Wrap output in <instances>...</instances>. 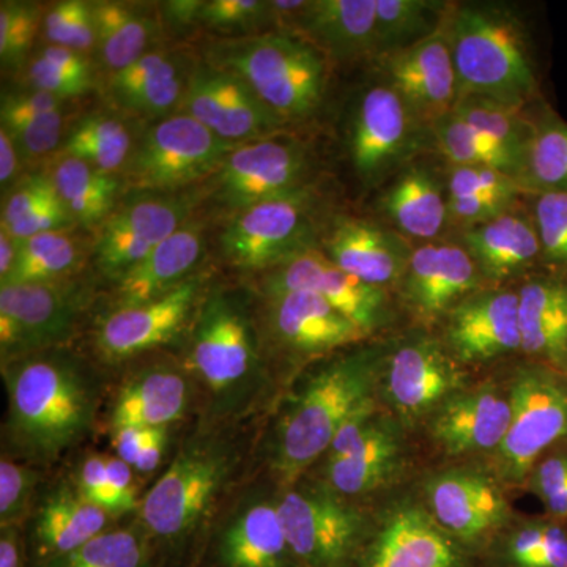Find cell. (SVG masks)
I'll return each instance as SVG.
<instances>
[{"mask_svg":"<svg viewBox=\"0 0 567 567\" xmlns=\"http://www.w3.org/2000/svg\"><path fill=\"white\" fill-rule=\"evenodd\" d=\"M7 393L2 456L51 472L102 424L110 374L70 346L0 363Z\"/></svg>","mask_w":567,"mask_h":567,"instance_id":"cell-1","label":"cell"},{"mask_svg":"<svg viewBox=\"0 0 567 567\" xmlns=\"http://www.w3.org/2000/svg\"><path fill=\"white\" fill-rule=\"evenodd\" d=\"M262 424H189L171 464L142 495L136 518L153 548L207 539L234 496L257 475Z\"/></svg>","mask_w":567,"mask_h":567,"instance_id":"cell-2","label":"cell"},{"mask_svg":"<svg viewBox=\"0 0 567 567\" xmlns=\"http://www.w3.org/2000/svg\"><path fill=\"white\" fill-rule=\"evenodd\" d=\"M178 354L197 390L204 425L264 420L271 412L276 382L265 357L248 284H210Z\"/></svg>","mask_w":567,"mask_h":567,"instance_id":"cell-3","label":"cell"},{"mask_svg":"<svg viewBox=\"0 0 567 567\" xmlns=\"http://www.w3.org/2000/svg\"><path fill=\"white\" fill-rule=\"evenodd\" d=\"M383 363L380 347L353 346L303 369L262 424L257 473L278 488L308 475L342 424L374 401Z\"/></svg>","mask_w":567,"mask_h":567,"instance_id":"cell-4","label":"cell"},{"mask_svg":"<svg viewBox=\"0 0 567 567\" xmlns=\"http://www.w3.org/2000/svg\"><path fill=\"white\" fill-rule=\"evenodd\" d=\"M461 95L509 106L537 102L539 80L524 22L502 3H457L445 24Z\"/></svg>","mask_w":567,"mask_h":567,"instance_id":"cell-5","label":"cell"},{"mask_svg":"<svg viewBox=\"0 0 567 567\" xmlns=\"http://www.w3.org/2000/svg\"><path fill=\"white\" fill-rule=\"evenodd\" d=\"M207 62L238 74L286 123L311 118L322 107L330 81L328 55L292 32L215 41Z\"/></svg>","mask_w":567,"mask_h":567,"instance_id":"cell-6","label":"cell"},{"mask_svg":"<svg viewBox=\"0 0 567 567\" xmlns=\"http://www.w3.org/2000/svg\"><path fill=\"white\" fill-rule=\"evenodd\" d=\"M254 301L275 382L284 380L287 372L300 374L309 363L361 344L369 336L322 297L305 290L254 292Z\"/></svg>","mask_w":567,"mask_h":567,"instance_id":"cell-7","label":"cell"},{"mask_svg":"<svg viewBox=\"0 0 567 567\" xmlns=\"http://www.w3.org/2000/svg\"><path fill=\"white\" fill-rule=\"evenodd\" d=\"M276 499L298 567L357 566L375 524L353 502L309 475L278 488Z\"/></svg>","mask_w":567,"mask_h":567,"instance_id":"cell-8","label":"cell"},{"mask_svg":"<svg viewBox=\"0 0 567 567\" xmlns=\"http://www.w3.org/2000/svg\"><path fill=\"white\" fill-rule=\"evenodd\" d=\"M322 205L312 186L234 213L219 234V251L230 267L254 276L319 248Z\"/></svg>","mask_w":567,"mask_h":567,"instance_id":"cell-9","label":"cell"},{"mask_svg":"<svg viewBox=\"0 0 567 567\" xmlns=\"http://www.w3.org/2000/svg\"><path fill=\"white\" fill-rule=\"evenodd\" d=\"M210 284V274L199 270L155 300L128 308H107L93 330V361L110 374L158 353L164 347L183 344Z\"/></svg>","mask_w":567,"mask_h":567,"instance_id":"cell-10","label":"cell"},{"mask_svg":"<svg viewBox=\"0 0 567 567\" xmlns=\"http://www.w3.org/2000/svg\"><path fill=\"white\" fill-rule=\"evenodd\" d=\"M234 148L189 115L173 114L142 134L123 183L134 192L175 193L213 177Z\"/></svg>","mask_w":567,"mask_h":567,"instance_id":"cell-11","label":"cell"},{"mask_svg":"<svg viewBox=\"0 0 567 567\" xmlns=\"http://www.w3.org/2000/svg\"><path fill=\"white\" fill-rule=\"evenodd\" d=\"M92 292L73 281L0 286V363L70 346L89 311Z\"/></svg>","mask_w":567,"mask_h":567,"instance_id":"cell-12","label":"cell"},{"mask_svg":"<svg viewBox=\"0 0 567 567\" xmlns=\"http://www.w3.org/2000/svg\"><path fill=\"white\" fill-rule=\"evenodd\" d=\"M402 96L383 81L354 100L347 130L350 163L358 181L377 186L409 166L425 132Z\"/></svg>","mask_w":567,"mask_h":567,"instance_id":"cell-13","label":"cell"},{"mask_svg":"<svg viewBox=\"0 0 567 567\" xmlns=\"http://www.w3.org/2000/svg\"><path fill=\"white\" fill-rule=\"evenodd\" d=\"M197 415V390L181 358L159 357L126 365L110 383L102 424L107 434L123 427L175 429Z\"/></svg>","mask_w":567,"mask_h":567,"instance_id":"cell-14","label":"cell"},{"mask_svg":"<svg viewBox=\"0 0 567 567\" xmlns=\"http://www.w3.org/2000/svg\"><path fill=\"white\" fill-rule=\"evenodd\" d=\"M509 399L513 420L496 461L506 480L522 481L567 436V380L550 365H528L518 371Z\"/></svg>","mask_w":567,"mask_h":567,"instance_id":"cell-15","label":"cell"},{"mask_svg":"<svg viewBox=\"0 0 567 567\" xmlns=\"http://www.w3.org/2000/svg\"><path fill=\"white\" fill-rule=\"evenodd\" d=\"M311 174L308 145L297 137L275 134L235 147L212 177L213 196L234 215L308 188Z\"/></svg>","mask_w":567,"mask_h":567,"instance_id":"cell-16","label":"cell"},{"mask_svg":"<svg viewBox=\"0 0 567 567\" xmlns=\"http://www.w3.org/2000/svg\"><path fill=\"white\" fill-rule=\"evenodd\" d=\"M278 488L257 473L207 536L218 567H298L284 533Z\"/></svg>","mask_w":567,"mask_h":567,"instance_id":"cell-17","label":"cell"},{"mask_svg":"<svg viewBox=\"0 0 567 567\" xmlns=\"http://www.w3.org/2000/svg\"><path fill=\"white\" fill-rule=\"evenodd\" d=\"M245 282L259 293L305 290L319 295L365 334L382 328L390 317L385 289L347 274L320 248L297 254L270 270L249 276Z\"/></svg>","mask_w":567,"mask_h":567,"instance_id":"cell-18","label":"cell"},{"mask_svg":"<svg viewBox=\"0 0 567 567\" xmlns=\"http://www.w3.org/2000/svg\"><path fill=\"white\" fill-rule=\"evenodd\" d=\"M177 114L189 115L230 144L265 140L287 125L238 74L210 62L193 66Z\"/></svg>","mask_w":567,"mask_h":567,"instance_id":"cell-19","label":"cell"},{"mask_svg":"<svg viewBox=\"0 0 567 567\" xmlns=\"http://www.w3.org/2000/svg\"><path fill=\"white\" fill-rule=\"evenodd\" d=\"M147 194L133 197L102 224L93 264L111 284L133 270L192 218L193 203L188 197Z\"/></svg>","mask_w":567,"mask_h":567,"instance_id":"cell-20","label":"cell"},{"mask_svg":"<svg viewBox=\"0 0 567 567\" xmlns=\"http://www.w3.org/2000/svg\"><path fill=\"white\" fill-rule=\"evenodd\" d=\"M388 402L402 420L431 416L451 395L464 390V372L445 344L413 336L401 342L383 363Z\"/></svg>","mask_w":567,"mask_h":567,"instance_id":"cell-21","label":"cell"},{"mask_svg":"<svg viewBox=\"0 0 567 567\" xmlns=\"http://www.w3.org/2000/svg\"><path fill=\"white\" fill-rule=\"evenodd\" d=\"M429 513L447 535L480 557L502 535L509 506L491 477L451 470L429 484Z\"/></svg>","mask_w":567,"mask_h":567,"instance_id":"cell-22","label":"cell"},{"mask_svg":"<svg viewBox=\"0 0 567 567\" xmlns=\"http://www.w3.org/2000/svg\"><path fill=\"white\" fill-rule=\"evenodd\" d=\"M377 61L386 84L429 132L456 107L461 85L445 25L429 39Z\"/></svg>","mask_w":567,"mask_h":567,"instance_id":"cell-23","label":"cell"},{"mask_svg":"<svg viewBox=\"0 0 567 567\" xmlns=\"http://www.w3.org/2000/svg\"><path fill=\"white\" fill-rule=\"evenodd\" d=\"M354 567H481L480 557L453 539L420 506H401L374 525Z\"/></svg>","mask_w":567,"mask_h":567,"instance_id":"cell-24","label":"cell"},{"mask_svg":"<svg viewBox=\"0 0 567 567\" xmlns=\"http://www.w3.org/2000/svg\"><path fill=\"white\" fill-rule=\"evenodd\" d=\"M121 522L80 494L66 473L48 476L41 486L24 537L37 565L62 557Z\"/></svg>","mask_w":567,"mask_h":567,"instance_id":"cell-25","label":"cell"},{"mask_svg":"<svg viewBox=\"0 0 567 567\" xmlns=\"http://www.w3.org/2000/svg\"><path fill=\"white\" fill-rule=\"evenodd\" d=\"M483 281L464 246L431 241L412 249L399 286L413 315L421 320H436L450 315L470 295L480 292Z\"/></svg>","mask_w":567,"mask_h":567,"instance_id":"cell-26","label":"cell"},{"mask_svg":"<svg viewBox=\"0 0 567 567\" xmlns=\"http://www.w3.org/2000/svg\"><path fill=\"white\" fill-rule=\"evenodd\" d=\"M445 347L461 364L488 363L520 350L518 293L484 290L446 316Z\"/></svg>","mask_w":567,"mask_h":567,"instance_id":"cell-27","label":"cell"},{"mask_svg":"<svg viewBox=\"0 0 567 567\" xmlns=\"http://www.w3.org/2000/svg\"><path fill=\"white\" fill-rule=\"evenodd\" d=\"M319 248L347 274L385 290L401 282L412 254L395 230L346 215L324 224Z\"/></svg>","mask_w":567,"mask_h":567,"instance_id":"cell-28","label":"cell"},{"mask_svg":"<svg viewBox=\"0 0 567 567\" xmlns=\"http://www.w3.org/2000/svg\"><path fill=\"white\" fill-rule=\"evenodd\" d=\"M513 420L511 399L495 391H458L429 416V431L447 456L486 453L502 446Z\"/></svg>","mask_w":567,"mask_h":567,"instance_id":"cell-29","label":"cell"},{"mask_svg":"<svg viewBox=\"0 0 567 567\" xmlns=\"http://www.w3.org/2000/svg\"><path fill=\"white\" fill-rule=\"evenodd\" d=\"M204 224L189 219L133 270L112 282L110 308H128L169 293L196 275L204 252Z\"/></svg>","mask_w":567,"mask_h":567,"instance_id":"cell-30","label":"cell"},{"mask_svg":"<svg viewBox=\"0 0 567 567\" xmlns=\"http://www.w3.org/2000/svg\"><path fill=\"white\" fill-rule=\"evenodd\" d=\"M461 245L475 260L484 281H506L543 264L532 212L517 207L461 230Z\"/></svg>","mask_w":567,"mask_h":567,"instance_id":"cell-31","label":"cell"},{"mask_svg":"<svg viewBox=\"0 0 567 567\" xmlns=\"http://www.w3.org/2000/svg\"><path fill=\"white\" fill-rule=\"evenodd\" d=\"M377 0H306L292 33L328 58L350 62L375 59Z\"/></svg>","mask_w":567,"mask_h":567,"instance_id":"cell-32","label":"cell"},{"mask_svg":"<svg viewBox=\"0 0 567 567\" xmlns=\"http://www.w3.org/2000/svg\"><path fill=\"white\" fill-rule=\"evenodd\" d=\"M193 69L173 51H151L111 74L110 93L122 110L141 117H169L178 111Z\"/></svg>","mask_w":567,"mask_h":567,"instance_id":"cell-33","label":"cell"},{"mask_svg":"<svg viewBox=\"0 0 567 567\" xmlns=\"http://www.w3.org/2000/svg\"><path fill=\"white\" fill-rule=\"evenodd\" d=\"M517 293L522 352L567 369V274L535 276Z\"/></svg>","mask_w":567,"mask_h":567,"instance_id":"cell-34","label":"cell"},{"mask_svg":"<svg viewBox=\"0 0 567 567\" xmlns=\"http://www.w3.org/2000/svg\"><path fill=\"white\" fill-rule=\"evenodd\" d=\"M380 210L402 237L439 241L450 219L445 182L424 164H409L380 197Z\"/></svg>","mask_w":567,"mask_h":567,"instance_id":"cell-35","label":"cell"},{"mask_svg":"<svg viewBox=\"0 0 567 567\" xmlns=\"http://www.w3.org/2000/svg\"><path fill=\"white\" fill-rule=\"evenodd\" d=\"M401 453L398 429L375 416L344 456L324 462L323 475L317 480L336 495L353 502L377 491L394 475Z\"/></svg>","mask_w":567,"mask_h":567,"instance_id":"cell-36","label":"cell"},{"mask_svg":"<svg viewBox=\"0 0 567 567\" xmlns=\"http://www.w3.org/2000/svg\"><path fill=\"white\" fill-rule=\"evenodd\" d=\"M96 50L111 74L125 70L151 52L148 48L158 33V18L137 3L93 2Z\"/></svg>","mask_w":567,"mask_h":567,"instance_id":"cell-37","label":"cell"},{"mask_svg":"<svg viewBox=\"0 0 567 567\" xmlns=\"http://www.w3.org/2000/svg\"><path fill=\"white\" fill-rule=\"evenodd\" d=\"M48 175L73 223L95 227L114 212L122 186L115 175L69 155L59 156Z\"/></svg>","mask_w":567,"mask_h":567,"instance_id":"cell-38","label":"cell"},{"mask_svg":"<svg viewBox=\"0 0 567 567\" xmlns=\"http://www.w3.org/2000/svg\"><path fill=\"white\" fill-rule=\"evenodd\" d=\"M481 567H567V528L557 518L505 529L480 555Z\"/></svg>","mask_w":567,"mask_h":567,"instance_id":"cell-39","label":"cell"},{"mask_svg":"<svg viewBox=\"0 0 567 567\" xmlns=\"http://www.w3.org/2000/svg\"><path fill=\"white\" fill-rule=\"evenodd\" d=\"M451 7L440 0H377L375 59L434 35Z\"/></svg>","mask_w":567,"mask_h":567,"instance_id":"cell-40","label":"cell"},{"mask_svg":"<svg viewBox=\"0 0 567 567\" xmlns=\"http://www.w3.org/2000/svg\"><path fill=\"white\" fill-rule=\"evenodd\" d=\"M133 151L132 132L121 117L91 114L66 134L61 155L74 156L104 174L114 175L125 171Z\"/></svg>","mask_w":567,"mask_h":567,"instance_id":"cell-41","label":"cell"},{"mask_svg":"<svg viewBox=\"0 0 567 567\" xmlns=\"http://www.w3.org/2000/svg\"><path fill=\"white\" fill-rule=\"evenodd\" d=\"M80 245L66 230L33 235L20 241L17 265L2 284L61 282L80 270Z\"/></svg>","mask_w":567,"mask_h":567,"instance_id":"cell-42","label":"cell"},{"mask_svg":"<svg viewBox=\"0 0 567 567\" xmlns=\"http://www.w3.org/2000/svg\"><path fill=\"white\" fill-rule=\"evenodd\" d=\"M152 543L140 520L115 525L84 546L37 567H151Z\"/></svg>","mask_w":567,"mask_h":567,"instance_id":"cell-43","label":"cell"},{"mask_svg":"<svg viewBox=\"0 0 567 567\" xmlns=\"http://www.w3.org/2000/svg\"><path fill=\"white\" fill-rule=\"evenodd\" d=\"M431 133H434L436 147L451 166L495 167L524 181V166L513 153L487 134L477 132L454 112L436 122Z\"/></svg>","mask_w":567,"mask_h":567,"instance_id":"cell-44","label":"cell"},{"mask_svg":"<svg viewBox=\"0 0 567 567\" xmlns=\"http://www.w3.org/2000/svg\"><path fill=\"white\" fill-rule=\"evenodd\" d=\"M453 112L477 132L487 134L513 153L524 166L525 173V162L536 122L525 115V107L509 106L487 96L466 93L458 96Z\"/></svg>","mask_w":567,"mask_h":567,"instance_id":"cell-45","label":"cell"},{"mask_svg":"<svg viewBox=\"0 0 567 567\" xmlns=\"http://www.w3.org/2000/svg\"><path fill=\"white\" fill-rule=\"evenodd\" d=\"M524 185L529 194L567 189V123L551 111L536 118L525 162Z\"/></svg>","mask_w":567,"mask_h":567,"instance_id":"cell-46","label":"cell"},{"mask_svg":"<svg viewBox=\"0 0 567 567\" xmlns=\"http://www.w3.org/2000/svg\"><path fill=\"white\" fill-rule=\"evenodd\" d=\"M48 473L39 466L0 457V528H24Z\"/></svg>","mask_w":567,"mask_h":567,"instance_id":"cell-47","label":"cell"},{"mask_svg":"<svg viewBox=\"0 0 567 567\" xmlns=\"http://www.w3.org/2000/svg\"><path fill=\"white\" fill-rule=\"evenodd\" d=\"M529 196V212L539 235L543 265L567 274V189H547Z\"/></svg>","mask_w":567,"mask_h":567,"instance_id":"cell-48","label":"cell"},{"mask_svg":"<svg viewBox=\"0 0 567 567\" xmlns=\"http://www.w3.org/2000/svg\"><path fill=\"white\" fill-rule=\"evenodd\" d=\"M197 24L218 33H264L274 28L270 2L262 0H203Z\"/></svg>","mask_w":567,"mask_h":567,"instance_id":"cell-49","label":"cell"},{"mask_svg":"<svg viewBox=\"0 0 567 567\" xmlns=\"http://www.w3.org/2000/svg\"><path fill=\"white\" fill-rule=\"evenodd\" d=\"M43 32L54 47L85 54L96 48L92 3L82 0L54 3L43 17Z\"/></svg>","mask_w":567,"mask_h":567,"instance_id":"cell-50","label":"cell"},{"mask_svg":"<svg viewBox=\"0 0 567 567\" xmlns=\"http://www.w3.org/2000/svg\"><path fill=\"white\" fill-rule=\"evenodd\" d=\"M39 3L3 0L0 3V61L2 69H17L29 51L43 22Z\"/></svg>","mask_w":567,"mask_h":567,"instance_id":"cell-51","label":"cell"},{"mask_svg":"<svg viewBox=\"0 0 567 567\" xmlns=\"http://www.w3.org/2000/svg\"><path fill=\"white\" fill-rule=\"evenodd\" d=\"M445 186L447 196L495 197L511 204L529 194L514 175L487 166H451Z\"/></svg>","mask_w":567,"mask_h":567,"instance_id":"cell-52","label":"cell"},{"mask_svg":"<svg viewBox=\"0 0 567 567\" xmlns=\"http://www.w3.org/2000/svg\"><path fill=\"white\" fill-rule=\"evenodd\" d=\"M62 111L22 121L2 123V128L10 134L22 158L37 159L54 152L62 144L63 136Z\"/></svg>","mask_w":567,"mask_h":567,"instance_id":"cell-53","label":"cell"},{"mask_svg":"<svg viewBox=\"0 0 567 567\" xmlns=\"http://www.w3.org/2000/svg\"><path fill=\"white\" fill-rule=\"evenodd\" d=\"M59 194L55 192L50 175L32 174L22 178L11 189L2 207V226L11 227L14 224L24 221L33 215L41 205L54 199Z\"/></svg>","mask_w":567,"mask_h":567,"instance_id":"cell-54","label":"cell"},{"mask_svg":"<svg viewBox=\"0 0 567 567\" xmlns=\"http://www.w3.org/2000/svg\"><path fill=\"white\" fill-rule=\"evenodd\" d=\"M80 494L93 505L102 507L112 518L114 517V502L110 476H107L106 454L85 453L73 468L66 472Z\"/></svg>","mask_w":567,"mask_h":567,"instance_id":"cell-55","label":"cell"},{"mask_svg":"<svg viewBox=\"0 0 567 567\" xmlns=\"http://www.w3.org/2000/svg\"><path fill=\"white\" fill-rule=\"evenodd\" d=\"M533 487L551 518L567 520V454H554L540 462L533 475Z\"/></svg>","mask_w":567,"mask_h":567,"instance_id":"cell-56","label":"cell"},{"mask_svg":"<svg viewBox=\"0 0 567 567\" xmlns=\"http://www.w3.org/2000/svg\"><path fill=\"white\" fill-rule=\"evenodd\" d=\"M28 81L31 89L51 93L63 102L85 95L93 87L91 82L76 80V78L63 73V71L52 66L51 63L43 61L40 55H37L29 65Z\"/></svg>","mask_w":567,"mask_h":567,"instance_id":"cell-57","label":"cell"},{"mask_svg":"<svg viewBox=\"0 0 567 567\" xmlns=\"http://www.w3.org/2000/svg\"><path fill=\"white\" fill-rule=\"evenodd\" d=\"M63 103L65 102L58 96L37 91V89L28 92L3 93L0 118L6 123L37 117V115L62 111Z\"/></svg>","mask_w":567,"mask_h":567,"instance_id":"cell-58","label":"cell"},{"mask_svg":"<svg viewBox=\"0 0 567 567\" xmlns=\"http://www.w3.org/2000/svg\"><path fill=\"white\" fill-rule=\"evenodd\" d=\"M40 58L48 63H51L55 69L76 78V80L91 82L93 84V73L91 62L85 59L81 52L66 50V48L51 47L44 48L40 52Z\"/></svg>","mask_w":567,"mask_h":567,"instance_id":"cell-59","label":"cell"},{"mask_svg":"<svg viewBox=\"0 0 567 567\" xmlns=\"http://www.w3.org/2000/svg\"><path fill=\"white\" fill-rule=\"evenodd\" d=\"M173 431L174 429L158 427L152 432L151 439L142 447L140 456L133 465L137 476L152 475L162 466Z\"/></svg>","mask_w":567,"mask_h":567,"instance_id":"cell-60","label":"cell"},{"mask_svg":"<svg viewBox=\"0 0 567 567\" xmlns=\"http://www.w3.org/2000/svg\"><path fill=\"white\" fill-rule=\"evenodd\" d=\"M203 0H171V2L159 3L162 10V20L177 31L197 24Z\"/></svg>","mask_w":567,"mask_h":567,"instance_id":"cell-61","label":"cell"},{"mask_svg":"<svg viewBox=\"0 0 567 567\" xmlns=\"http://www.w3.org/2000/svg\"><path fill=\"white\" fill-rule=\"evenodd\" d=\"M24 529L0 528V567H22Z\"/></svg>","mask_w":567,"mask_h":567,"instance_id":"cell-62","label":"cell"},{"mask_svg":"<svg viewBox=\"0 0 567 567\" xmlns=\"http://www.w3.org/2000/svg\"><path fill=\"white\" fill-rule=\"evenodd\" d=\"M20 156L10 134L0 128V183H2V188L9 186L17 177Z\"/></svg>","mask_w":567,"mask_h":567,"instance_id":"cell-63","label":"cell"},{"mask_svg":"<svg viewBox=\"0 0 567 567\" xmlns=\"http://www.w3.org/2000/svg\"><path fill=\"white\" fill-rule=\"evenodd\" d=\"M20 241L7 229H0V282L9 278L17 265Z\"/></svg>","mask_w":567,"mask_h":567,"instance_id":"cell-64","label":"cell"}]
</instances>
